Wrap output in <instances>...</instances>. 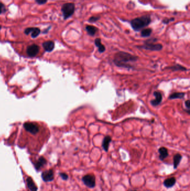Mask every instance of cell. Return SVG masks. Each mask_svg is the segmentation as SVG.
<instances>
[{"label":"cell","instance_id":"6da1fadb","mask_svg":"<svg viewBox=\"0 0 190 191\" xmlns=\"http://www.w3.org/2000/svg\"><path fill=\"white\" fill-rule=\"evenodd\" d=\"M138 57L128 53L124 52H119L115 54L113 62L114 64L119 67L126 68H132L129 63L134 62L137 60Z\"/></svg>","mask_w":190,"mask_h":191},{"label":"cell","instance_id":"7a4b0ae2","mask_svg":"<svg viewBox=\"0 0 190 191\" xmlns=\"http://www.w3.org/2000/svg\"><path fill=\"white\" fill-rule=\"evenodd\" d=\"M151 19L149 15H144L132 20L131 22L132 27L136 31H139L151 23Z\"/></svg>","mask_w":190,"mask_h":191},{"label":"cell","instance_id":"3957f363","mask_svg":"<svg viewBox=\"0 0 190 191\" xmlns=\"http://www.w3.org/2000/svg\"><path fill=\"white\" fill-rule=\"evenodd\" d=\"M156 40V39L148 40L145 41L144 45L140 46V48L151 51H159L162 49L163 46L160 44H155L154 43Z\"/></svg>","mask_w":190,"mask_h":191},{"label":"cell","instance_id":"277c9868","mask_svg":"<svg viewBox=\"0 0 190 191\" xmlns=\"http://www.w3.org/2000/svg\"><path fill=\"white\" fill-rule=\"evenodd\" d=\"M61 11L64 20H66L74 13L75 5L72 3H66L62 6Z\"/></svg>","mask_w":190,"mask_h":191},{"label":"cell","instance_id":"5b68a950","mask_svg":"<svg viewBox=\"0 0 190 191\" xmlns=\"http://www.w3.org/2000/svg\"><path fill=\"white\" fill-rule=\"evenodd\" d=\"M83 183L89 188H93L96 185L95 177L93 174H86L82 178Z\"/></svg>","mask_w":190,"mask_h":191},{"label":"cell","instance_id":"8992f818","mask_svg":"<svg viewBox=\"0 0 190 191\" xmlns=\"http://www.w3.org/2000/svg\"><path fill=\"white\" fill-rule=\"evenodd\" d=\"M40 49V48L39 45L35 44H31L27 47V55L29 57H35L39 53Z\"/></svg>","mask_w":190,"mask_h":191},{"label":"cell","instance_id":"52a82bcc","mask_svg":"<svg viewBox=\"0 0 190 191\" xmlns=\"http://www.w3.org/2000/svg\"><path fill=\"white\" fill-rule=\"evenodd\" d=\"M41 33L40 29L38 27H28L25 30V34L29 35L31 34V37L33 38H36L38 37Z\"/></svg>","mask_w":190,"mask_h":191},{"label":"cell","instance_id":"ba28073f","mask_svg":"<svg viewBox=\"0 0 190 191\" xmlns=\"http://www.w3.org/2000/svg\"><path fill=\"white\" fill-rule=\"evenodd\" d=\"M41 177L43 181L46 182L53 181L54 178L53 170H48L42 172Z\"/></svg>","mask_w":190,"mask_h":191},{"label":"cell","instance_id":"9c48e42d","mask_svg":"<svg viewBox=\"0 0 190 191\" xmlns=\"http://www.w3.org/2000/svg\"><path fill=\"white\" fill-rule=\"evenodd\" d=\"M154 96H155L156 99H153L151 101V105L154 106H157L161 104V102H162V96L161 92H158V91H156L154 92Z\"/></svg>","mask_w":190,"mask_h":191},{"label":"cell","instance_id":"30bf717a","mask_svg":"<svg viewBox=\"0 0 190 191\" xmlns=\"http://www.w3.org/2000/svg\"><path fill=\"white\" fill-rule=\"evenodd\" d=\"M176 183V179L174 177L167 178L164 181V186L167 188H172Z\"/></svg>","mask_w":190,"mask_h":191},{"label":"cell","instance_id":"8fae6325","mask_svg":"<svg viewBox=\"0 0 190 191\" xmlns=\"http://www.w3.org/2000/svg\"><path fill=\"white\" fill-rule=\"evenodd\" d=\"M158 153H159V158L161 161H164V160L168 156V152L167 148L164 147H161L158 149Z\"/></svg>","mask_w":190,"mask_h":191},{"label":"cell","instance_id":"7c38bea8","mask_svg":"<svg viewBox=\"0 0 190 191\" xmlns=\"http://www.w3.org/2000/svg\"><path fill=\"white\" fill-rule=\"evenodd\" d=\"M42 46L46 52H52L54 49L55 44L53 41H46L42 44Z\"/></svg>","mask_w":190,"mask_h":191},{"label":"cell","instance_id":"4fadbf2b","mask_svg":"<svg viewBox=\"0 0 190 191\" xmlns=\"http://www.w3.org/2000/svg\"><path fill=\"white\" fill-rule=\"evenodd\" d=\"M26 182L27 187L30 191H38V188L32 178L31 177H28L27 178Z\"/></svg>","mask_w":190,"mask_h":191},{"label":"cell","instance_id":"5bb4252c","mask_svg":"<svg viewBox=\"0 0 190 191\" xmlns=\"http://www.w3.org/2000/svg\"><path fill=\"white\" fill-rule=\"evenodd\" d=\"M111 136H106L103 139V143H102V147L104 151L106 152L108 151L109 149V144L111 142Z\"/></svg>","mask_w":190,"mask_h":191},{"label":"cell","instance_id":"9a60e30c","mask_svg":"<svg viewBox=\"0 0 190 191\" xmlns=\"http://www.w3.org/2000/svg\"><path fill=\"white\" fill-rule=\"evenodd\" d=\"M182 159V156L180 154H177L175 155L173 157V168L175 169H177L178 167L179 164H180L181 160Z\"/></svg>","mask_w":190,"mask_h":191},{"label":"cell","instance_id":"2e32d148","mask_svg":"<svg viewBox=\"0 0 190 191\" xmlns=\"http://www.w3.org/2000/svg\"><path fill=\"white\" fill-rule=\"evenodd\" d=\"M46 159L44 158V157H41L38 160V161L36 162V163L35 164V166L36 169L37 170H39L41 168H42L44 165L46 164Z\"/></svg>","mask_w":190,"mask_h":191},{"label":"cell","instance_id":"e0dca14e","mask_svg":"<svg viewBox=\"0 0 190 191\" xmlns=\"http://www.w3.org/2000/svg\"><path fill=\"white\" fill-rule=\"evenodd\" d=\"M95 45L98 48L99 52L100 53H103L105 50V46H104L102 43H101V39L99 38H97L95 40Z\"/></svg>","mask_w":190,"mask_h":191},{"label":"cell","instance_id":"ac0fdd59","mask_svg":"<svg viewBox=\"0 0 190 191\" xmlns=\"http://www.w3.org/2000/svg\"><path fill=\"white\" fill-rule=\"evenodd\" d=\"M86 30L88 34L90 36H94L95 33H97L98 29L95 27L91 26V25H87L86 27Z\"/></svg>","mask_w":190,"mask_h":191},{"label":"cell","instance_id":"d6986e66","mask_svg":"<svg viewBox=\"0 0 190 191\" xmlns=\"http://www.w3.org/2000/svg\"><path fill=\"white\" fill-rule=\"evenodd\" d=\"M184 93L183 92H175L171 94L169 99H183L184 96Z\"/></svg>","mask_w":190,"mask_h":191},{"label":"cell","instance_id":"ffe728a7","mask_svg":"<svg viewBox=\"0 0 190 191\" xmlns=\"http://www.w3.org/2000/svg\"><path fill=\"white\" fill-rule=\"evenodd\" d=\"M152 32V30L150 28L145 29L142 31L141 32V36L142 37H148L151 35V33Z\"/></svg>","mask_w":190,"mask_h":191},{"label":"cell","instance_id":"44dd1931","mask_svg":"<svg viewBox=\"0 0 190 191\" xmlns=\"http://www.w3.org/2000/svg\"><path fill=\"white\" fill-rule=\"evenodd\" d=\"M168 68H170L171 69H172L173 71H178V70H180V71H186V68H184V66H180L179 64H176L175 66H171V67H169Z\"/></svg>","mask_w":190,"mask_h":191},{"label":"cell","instance_id":"7402d4cb","mask_svg":"<svg viewBox=\"0 0 190 191\" xmlns=\"http://www.w3.org/2000/svg\"><path fill=\"white\" fill-rule=\"evenodd\" d=\"M6 10L5 8V6L4 4L2 2H0V15L2 13H5L6 12Z\"/></svg>","mask_w":190,"mask_h":191},{"label":"cell","instance_id":"603a6c76","mask_svg":"<svg viewBox=\"0 0 190 191\" xmlns=\"http://www.w3.org/2000/svg\"><path fill=\"white\" fill-rule=\"evenodd\" d=\"M60 176L61 177V178H62L64 181L68 180V178H69L68 175L67 174L65 173H60Z\"/></svg>","mask_w":190,"mask_h":191},{"label":"cell","instance_id":"cb8c5ba5","mask_svg":"<svg viewBox=\"0 0 190 191\" xmlns=\"http://www.w3.org/2000/svg\"><path fill=\"white\" fill-rule=\"evenodd\" d=\"M100 17H95V16H92L89 19V21L90 22H95L99 20Z\"/></svg>","mask_w":190,"mask_h":191},{"label":"cell","instance_id":"d4e9b609","mask_svg":"<svg viewBox=\"0 0 190 191\" xmlns=\"http://www.w3.org/2000/svg\"><path fill=\"white\" fill-rule=\"evenodd\" d=\"M36 2L39 5H44L47 2V0H36Z\"/></svg>","mask_w":190,"mask_h":191},{"label":"cell","instance_id":"484cf974","mask_svg":"<svg viewBox=\"0 0 190 191\" xmlns=\"http://www.w3.org/2000/svg\"><path fill=\"white\" fill-rule=\"evenodd\" d=\"M185 106L186 107H187V108L190 110V100H187L186 102H185Z\"/></svg>","mask_w":190,"mask_h":191},{"label":"cell","instance_id":"4316f807","mask_svg":"<svg viewBox=\"0 0 190 191\" xmlns=\"http://www.w3.org/2000/svg\"><path fill=\"white\" fill-rule=\"evenodd\" d=\"M173 20H174V19H170V20H168V19H166V20H164V21H163V22L165 23V24H167V23H168V22H169V21H173Z\"/></svg>","mask_w":190,"mask_h":191},{"label":"cell","instance_id":"83f0119b","mask_svg":"<svg viewBox=\"0 0 190 191\" xmlns=\"http://www.w3.org/2000/svg\"><path fill=\"white\" fill-rule=\"evenodd\" d=\"M1 29V26H0V30Z\"/></svg>","mask_w":190,"mask_h":191},{"label":"cell","instance_id":"f1b7e54d","mask_svg":"<svg viewBox=\"0 0 190 191\" xmlns=\"http://www.w3.org/2000/svg\"></svg>","mask_w":190,"mask_h":191}]
</instances>
